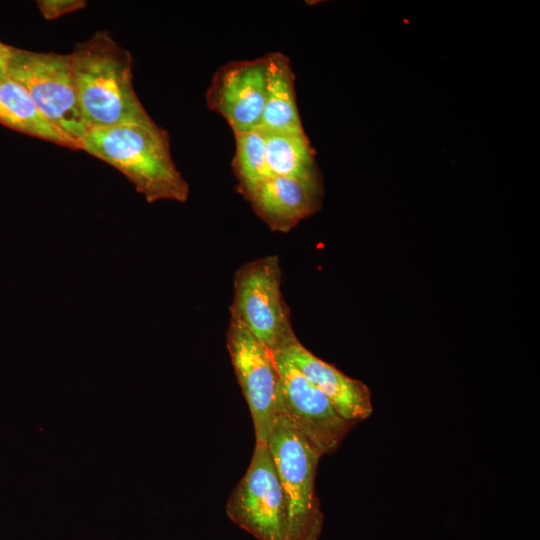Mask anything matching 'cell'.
<instances>
[{
	"label": "cell",
	"instance_id": "cell-1",
	"mask_svg": "<svg viewBox=\"0 0 540 540\" xmlns=\"http://www.w3.org/2000/svg\"><path fill=\"white\" fill-rule=\"evenodd\" d=\"M79 107L88 129L152 126L133 85V59L107 31H97L70 53Z\"/></svg>",
	"mask_w": 540,
	"mask_h": 540
},
{
	"label": "cell",
	"instance_id": "cell-2",
	"mask_svg": "<svg viewBox=\"0 0 540 540\" xmlns=\"http://www.w3.org/2000/svg\"><path fill=\"white\" fill-rule=\"evenodd\" d=\"M81 150L121 172L148 203L188 199L189 185L175 166L168 133L157 124L89 129Z\"/></svg>",
	"mask_w": 540,
	"mask_h": 540
},
{
	"label": "cell",
	"instance_id": "cell-3",
	"mask_svg": "<svg viewBox=\"0 0 540 540\" xmlns=\"http://www.w3.org/2000/svg\"><path fill=\"white\" fill-rule=\"evenodd\" d=\"M267 445L287 501V540H319L324 516L315 478L322 455L281 415H276Z\"/></svg>",
	"mask_w": 540,
	"mask_h": 540
},
{
	"label": "cell",
	"instance_id": "cell-4",
	"mask_svg": "<svg viewBox=\"0 0 540 540\" xmlns=\"http://www.w3.org/2000/svg\"><path fill=\"white\" fill-rule=\"evenodd\" d=\"M7 75L25 88L45 119L81 149L89 129L79 107L70 54L13 47Z\"/></svg>",
	"mask_w": 540,
	"mask_h": 540
},
{
	"label": "cell",
	"instance_id": "cell-5",
	"mask_svg": "<svg viewBox=\"0 0 540 540\" xmlns=\"http://www.w3.org/2000/svg\"><path fill=\"white\" fill-rule=\"evenodd\" d=\"M230 314L273 353L298 340L282 296L281 268L276 255L248 262L237 270Z\"/></svg>",
	"mask_w": 540,
	"mask_h": 540
},
{
	"label": "cell",
	"instance_id": "cell-6",
	"mask_svg": "<svg viewBox=\"0 0 540 540\" xmlns=\"http://www.w3.org/2000/svg\"><path fill=\"white\" fill-rule=\"evenodd\" d=\"M226 514L258 540H287V501L267 443H256L250 465L228 499Z\"/></svg>",
	"mask_w": 540,
	"mask_h": 540
},
{
	"label": "cell",
	"instance_id": "cell-7",
	"mask_svg": "<svg viewBox=\"0 0 540 540\" xmlns=\"http://www.w3.org/2000/svg\"><path fill=\"white\" fill-rule=\"evenodd\" d=\"M273 354L279 374L276 415L288 419L322 456L333 454L357 423L342 418L282 353Z\"/></svg>",
	"mask_w": 540,
	"mask_h": 540
},
{
	"label": "cell",
	"instance_id": "cell-8",
	"mask_svg": "<svg viewBox=\"0 0 540 540\" xmlns=\"http://www.w3.org/2000/svg\"><path fill=\"white\" fill-rule=\"evenodd\" d=\"M227 348L251 412L256 443H267L276 418L279 381L274 354L234 315L227 332Z\"/></svg>",
	"mask_w": 540,
	"mask_h": 540
},
{
	"label": "cell",
	"instance_id": "cell-9",
	"mask_svg": "<svg viewBox=\"0 0 540 540\" xmlns=\"http://www.w3.org/2000/svg\"><path fill=\"white\" fill-rule=\"evenodd\" d=\"M265 94V57L236 60L216 71L206 101L209 109L222 116L236 133L260 127Z\"/></svg>",
	"mask_w": 540,
	"mask_h": 540
},
{
	"label": "cell",
	"instance_id": "cell-10",
	"mask_svg": "<svg viewBox=\"0 0 540 540\" xmlns=\"http://www.w3.org/2000/svg\"><path fill=\"white\" fill-rule=\"evenodd\" d=\"M279 352L325 395L342 418L358 423L371 416L372 396L365 383L316 357L299 340Z\"/></svg>",
	"mask_w": 540,
	"mask_h": 540
},
{
	"label": "cell",
	"instance_id": "cell-11",
	"mask_svg": "<svg viewBox=\"0 0 540 540\" xmlns=\"http://www.w3.org/2000/svg\"><path fill=\"white\" fill-rule=\"evenodd\" d=\"M320 191V183L270 176L246 198L272 230L287 232L318 209Z\"/></svg>",
	"mask_w": 540,
	"mask_h": 540
},
{
	"label": "cell",
	"instance_id": "cell-12",
	"mask_svg": "<svg viewBox=\"0 0 540 540\" xmlns=\"http://www.w3.org/2000/svg\"><path fill=\"white\" fill-rule=\"evenodd\" d=\"M264 57L266 94L260 127L266 131L304 132L289 58L281 52H271Z\"/></svg>",
	"mask_w": 540,
	"mask_h": 540
},
{
	"label": "cell",
	"instance_id": "cell-13",
	"mask_svg": "<svg viewBox=\"0 0 540 540\" xmlns=\"http://www.w3.org/2000/svg\"><path fill=\"white\" fill-rule=\"evenodd\" d=\"M0 123L18 132L80 150V145L48 122L25 88L8 75L0 78Z\"/></svg>",
	"mask_w": 540,
	"mask_h": 540
},
{
	"label": "cell",
	"instance_id": "cell-14",
	"mask_svg": "<svg viewBox=\"0 0 540 540\" xmlns=\"http://www.w3.org/2000/svg\"><path fill=\"white\" fill-rule=\"evenodd\" d=\"M264 131L266 162L272 176L321 183L305 132Z\"/></svg>",
	"mask_w": 540,
	"mask_h": 540
},
{
	"label": "cell",
	"instance_id": "cell-15",
	"mask_svg": "<svg viewBox=\"0 0 540 540\" xmlns=\"http://www.w3.org/2000/svg\"><path fill=\"white\" fill-rule=\"evenodd\" d=\"M233 169L239 189L246 196L259 183L272 176L266 162L265 131L261 127L234 133Z\"/></svg>",
	"mask_w": 540,
	"mask_h": 540
},
{
	"label": "cell",
	"instance_id": "cell-16",
	"mask_svg": "<svg viewBox=\"0 0 540 540\" xmlns=\"http://www.w3.org/2000/svg\"><path fill=\"white\" fill-rule=\"evenodd\" d=\"M37 5L46 20H54L62 15L78 11L86 6L84 0H39Z\"/></svg>",
	"mask_w": 540,
	"mask_h": 540
},
{
	"label": "cell",
	"instance_id": "cell-17",
	"mask_svg": "<svg viewBox=\"0 0 540 540\" xmlns=\"http://www.w3.org/2000/svg\"><path fill=\"white\" fill-rule=\"evenodd\" d=\"M13 47L0 41V78L7 76Z\"/></svg>",
	"mask_w": 540,
	"mask_h": 540
}]
</instances>
